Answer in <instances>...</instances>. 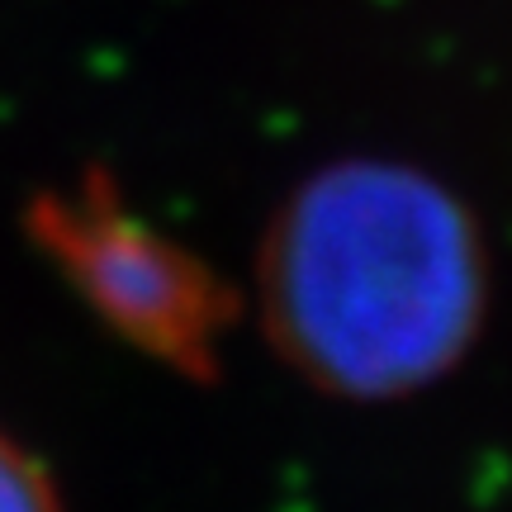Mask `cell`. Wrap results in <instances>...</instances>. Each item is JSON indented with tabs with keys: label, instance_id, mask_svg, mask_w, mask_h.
I'll return each mask as SVG.
<instances>
[{
	"label": "cell",
	"instance_id": "cell-1",
	"mask_svg": "<svg viewBox=\"0 0 512 512\" xmlns=\"http://www.w3.org/2000/svg\"><path fill=\"white\" fill-rule=\"evenodd\" d=\"M275 347L318 389L394 399L456 366L484 318V247L427 171L328 166L275 214L261 252Z\"/></svg>",
	"mask_w": 512,
	"mask_h": 512
},
{
	"label": "cell",
	"instance_id": "cell-2",
	"mask_svg": "<svg viewBox=\"0 0 512 512\" xmlns=\"http://www.w3.org/2000/svg\"><path fill=\"white\" fill-rule=\"evenodd\" d=\"M29 228L124 342L190 380L214 375L219 337L238 313L233 294L195 252L138 219L110 176L38 195L29 204Z\"/></svg>",
	"mask_w": 512,
	"mask_h": 512
},
{
	"label": "cell",
	"instance_id": "cell-3",
	"mask_svg": "<svg viewBox=\"0 0 512 512\" xmlns=\"http://www.w3.org/2000/svg\"><path fill=\"white\" fill-rule=\"evenodd\" d=\"M0 512H62L53 479L5 432H0Z\"/></svg>",
	"mask_w": 512,
	"mask_h": 512
}]
</instances>
